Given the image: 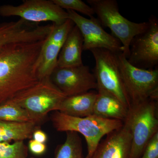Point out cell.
<instances>
[{
  "instance_id": "obj_1",
  "label": "cell",
  "mask_w": 158,
  "mask_h": 158,
  "mask_svg": "<svg viewBox=\"0 0 158 158\" xmlns=\"http://www.w3.org/2000/svg\"><path fill=\"white\" fill-rule=\"evenodd\" d=\"M45 39L12 44L0 51V105L39 81L37 62Z\"/></svg>"
},
{
  "instance_id": "obj_2",
  "label": "cell",
  "mask_w": 158,
  "mask_h": 158,
  "mask_svg": "<svg viewBox=\"0 0 158 158\" xmlns=\"http://www.w3.org/2000/svg\"><path fill=\"white\" fill-rule=\"evenodd\" d=\"M53 126L59 132H74L85 137L88 148L85 158H91L104 136L120 128L121 120L99 117L96 115L85 117L68 116L59 111H54L51 116Z\"/></svg>"
},
{
  "instance_id": "obj_3",
  "label": "cell",
  "mask_w": 158,
  "mask_h": 158,
  "mask_svg": "<svg viewBox=\"0 0 158 158\" xmlns=\"http://www.w3.org/2000/svg\"><path fill=\"white\" fill-rule=\"evenodd\" d=\"M66 97L53 84L50 77L40 80L36 85L22 91L11 100L25 110L39 125L51 112L58 111Z\"/></svg>"
},
{
  "instance_id": "obj_4",
  "label": "cell",
  "mask_w": 158,
  "mask_h": 158,
  "mask_svg": "<svg viewBox=\"0 0 158 158\" xmlns=\"http://www.w3.org/2000/svg\"><path fill=\"white\" fill-rule=\"evenodd\" d=\"M158 101L148 99L131 104L124 122L132 135L130 158H141L146 145L158 132Z\"/></svg>"
},
{
  "instance_id": "obj_5",
  "label": "cell",
  "mask_w": 158,
  "mask_h": 158,
  "mask_svg": "<svg viewBox=\"0 0 158 158\" xmlns=\"http://www.w3.org/2000/svg\"><path fill=\"white\" fill-rule=\"evenodd\" d=\"M102 25L109 28L113 37L121 43L124 56L129 55L130 46L134 37L144 32L148 22H133L123 17L115 0H88Z\"/></svg>"
},
{
  "instance_id": "obj_6",
  "label": "cell",
  "mask_w": 158,
  "mask_h": 158,
  "mask_svg": "<svg viewBox=\"0 0 158 158\" xmlns=\"http://www.w3.org/2000/svg\"><path fill=\"white\" fill-rule=\"evenodd\" d=\"M125 89L131 104L148 99L158 101V69H145L130 64L123 52L117 53Z\"/></svg>"
},
{
  "instance_id": "obj_7",
  "label": "cell",
  "mask_w": 158,
  "mask_h": 158,
  "mask_svg": "<svg viewBox=\"0 0 158 158\" xmlns=\"http://www.w3.org/2000/svg\"><path fill=\"white\" fill-rule=\"evenodd\" d=\"M90 51L95 59L94 74L97 89H101L113 94L129 109L131 102L122 78L117 53L102 48Z\"/></svg>"
},
{
  "instance_id": "obj_8",
  "label": "cell",
  "mask_w": 158,
  "mask_h": 158,
  "mask_svg": "<svg viewBox=\"0 0 158 158\" xmlns=\"http://www.w3.org/2000/svg\"><path fill=\"white\" fill-rule=\"evenodd\" d=\"M0 15L3 17L18 16L27 22H52L55 25L65 23L68 19L67 11L52 0H25L19 6H0Z\"/></svg>"
},
{
  "instance_id": "obj_9",
  "label": "cell",
  "mask_w": 158,
  "mask_h": 158,
  "mask_svg": "<svg viewBox=\"0 0 158 158\" xmlns=\"http://www.w3.org/2000/svg\"><path fill=\"white\" fill-rule=\"evenodd\" d=\"M144 32L134 37L127 58L130 64L142 69H153L158 64V20L152 17Z\"/></svg>"
},
{
  "instance_id": "obj_10",
  "label": "cell",
  "mask_w": 158,
  "mask_h": 158,
  "mask_svg": "<svg viewBox=\"0 0 158 158\" xmlns=\"http://www.w3.org/2000/svg\"><path fill=\"white\" fill-rule=\"evenodd\" d=\"M68 19L77 26L83 38V51L102 48L115 53L123 52L121 43L104 30L97 19L86 18L77 12L67 10Z\"/></svg>"
},
{
  "instance_id": "obj_11",
  "label": "cell",
  "mask_w": 158,
  "mask_h": 158,
  "mask_svg": "<svg viewBox=\"0 0 158 158\" xmlns=\"http://www.w3.org/2000/svg\"><path fill=\"white\" fill-rule=\"evenodd\" d=\"M49 77L53 84L66 97L86 93L92 89L97 90L94 74L84 64L67 68L57 66Z\"/></svg>"
},
{
  "instance_id": "obj_12",
  "label": "cell",
  "mask_w": 158,
  "mask_h": 158,
  "mask_svg": "<svg viewBox=\"0 0 158 158\" xmlns=\"http://www.w3.org/2000/svg\"><path fill=\"white\" fill-rule=\"evenodd\" d=\"M74 26L71 20L55 25L43 44L37 64V77L40 80L49 77L57 67L58 56L67 36Z\"/></svg>"
},
{
  "instance_id": "obj_13",
  "label": "cell",
  "mask_w": 158,
  "mask_h": 158,
  "mask_svg": "<svg viewBox=\"0 0 158 158\" xmlns=\"http://www.w3.org/2000/svg\"><path fill=\"white\" fill-rule=\"evenodd\" d=\"M53 27V24L32 27L28 22L21 19L16 21L0 23V51L12 44L45 39Z\"/></svg>"
},
{
  "instance_id": "obj_14",
  "label": "cell",
  "mask_w": 158,
  "mask_h": 158,
  "mask_svg": "<svg viewBox=\"0 0 158 158\" xmlns=\"http://www.w3.org/2000/svg\"><path fill=\"white\" fill-rule=\"evenodd\" d=\"M131 143L129 127L123 122L121 128L108 134L100 142L91 158H130Z\"/></svg>"
},
{
  "instance_id": "obj_15",
  "label": "cell",
  "mask_w": 158,
  "mask_h": 158,
  "mask_svg": "<svg viewBox=\"0 0 158 158\" xmlns=\"http://www.w3.org/2000/svg\"><path fill=\"white\" fill-rule=\"evenodd\" d=\"M83 38L77 27L74 26L66 37L58 56L57 67H75L83 65Z\"/></svg>"
},
{
  "instance_id": "obj_16",
  "label": "cell",
  "mask_w": 158,
  "mask_h": 158,
  "mask_svg": "<svg viewBox=\"0 0 158 158\" xmlns=\"http://www.w3.org/2000/svg\"><path fill=\"white\" fill-rule=\"evenodd\" d=\"M97 90L94 115L124 122L127 117L128 108L113 94L101 89Z\"/></svg>"
},
{
  "instance_id": "obj_17",
  "label": "cell",
  "mask_w": 158,
  "mask_h": 158,
  "mask_svg": "<svg viewBox=\"0 0 158 158\" xmlns=\"http://www.w3.org/2000/svg\"><path fill=\"white\" fill-rule=\"evenodd\" d=\"M97 92L86 93L66 97L59 106L58 111L72 116L85 117L93 115L94 106Z\"/></svg>"
},
{
  "instance_id": "obj_18",
  "label": "cell",
  "mask_w": 158,
  "mask_h": 158,
  "mask_svg": "<svg viewBox=\"0 0 158 158\" xmlns=\"http://www.w3.org/2000/svg\"><path fill=\"white\" fill-rule=\"evenodd\" d=\"M38 125L30 122H12L0 121V143L24 141L32 139L33 132L39 127Z\"/></svg>"
},
{
  "instance_id": "obj_19",
  "label": "cell",
  "mask_w": 158,
  "mask_h": 158,
  "mask_svg": "<svg viewBox=\"0 0 158 158\" xmlns=\"http://www.w3.org/2000/svg\"><path fill=\"white\" fill-rule=\"evenodd\" d=\"M65 141L57 146L55 158H84L81 138L78 133L67 132Z\"/></svg>"
},
{
  "instance_id": "obj_20",
  "label": "cell",
  "mask_w": 158,
  "mask_h": 158,
  "mask_svg": "<svg viewBox=\"0 0 158 158\" xmlns=\"http://www.w3.org/2000/svg\"><path fill=\"white\" fill-rule=\"evenodd\" d=\"M0 121L34 123L25 110L11 100L0 105Z\"/></svg>"
},
{
  "instance_id": "obj_21",
  "label": "cell",
  "mask_w": 158,
  "mask_h": 158,
  "mask_svg": "<svg viewBox=\"0 0 158 158\" xmlns=\"http://www.w3.org/2000/svg\"><path fill=\"white\" fill-rule=\"evenodd\" d=\"M28 151L24 141L0 143V158H33L29 157Z\"/></svg>"
},
{
  "instance_id": "obj_22",
  "label": "cell",
  "mask_w": 158,
  "mask_h": 158,
  "mask_svg": "<svg viewBox=\"0 0 158 158\" xmlns=\"http://www.w3.org/2000/svg\"><path fill=\"white\" fill-rule=\"evenodd\" d=\"M56 5L63 9L77 11L89 16L94 17V10L91 6L81 0H52Z\"/></svg>"
},
{
  "instance_id": "obj_23",
  "label": "cell",
  "mask_w": 158,
  "mask_h": 158,
  "mask_svg": "<svg viewBox=\"0 0 158 158\" xmlns=\"http://www.w3.org/2000/svg\"><path fill=\"white\" fill-rule=\"evenodd\" d=\"M141 158H158V132L148 143Z\"/></svg>"
},
{
  "instance_id": "obj_24",
  "label": "cell",
  "mask_w": 158,
  "mask_h": 158,
  "mask_svg": "<svg viewBox=\"0 0 158 158\" xmlns=\"http://www.w3.org/2000/svg\"><path fill=\"white\" fill-rule=\"evenodd\" d=\"M27 147L28 150L31 153L37 156L44 154L47 149L46 144L37 142L33 139L29 141Z\"/></svg>"
},
{
  "instance_id": "obj_25",
  "label": "cell",
  "mask_w": 158,
  "mask_h": 158,
  "mask_svg": "<svg viewBox=\"0 0 158 158\" xmlns=\"http://www.w3.org/2000/svg\"><path fill=\"white\" fill-rule=\"evenodd\" d=\"M32 139L40 143L46 144L47 142L48 137L46 133L39 127L34 131L32 135Z\"/></svg>"
}]
</instances>
